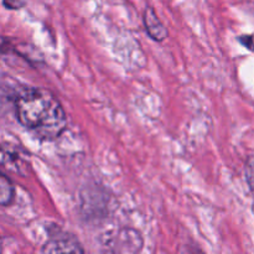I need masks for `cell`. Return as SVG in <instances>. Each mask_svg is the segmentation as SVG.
Returning <instances> with one entry per match:
<instances>
[{"label":"cell","mask_w":254,"mask_h":254,"mask_svg":"<svg viewBox=\"0 0 254 254\" xmlns=\"http://www.w3.org/2000/svg\"><path fill=\"white\" fill-rule=\"evenodd\" d=\"M16 154H12V153H6L5 150H2V159H1V163L5 168H7L9 170L15 171V173H19V174H24L25 173V169H26V165H21V164H25L24 160L19 156H15Z\"/></svg>","instance_id":"cell-6"},{"label":"cell","mask_w":254,"mask_h":254,"mask_svg":"<svg viewBox=\"0 0 254 254\" xmlns=\"http://www.w3.org/2000/svg\"><path fill=\"white\" fill-rule=\"evenodd\" d=\"M15 197V189L5 174L0 175V203L4 207L9 206Z\"/></svg>","instance_id":"cell-5"},{"label":"cell","mask_w":254,"mask_h":254,"mask_svg":"<svg viewBox=\"0 0 254 254\" xmlns=\"http://www.w3.org/2000/svg\"><path fill=\"white\" fill-rule=\"evenodd\" d=\"M238 41H240L243 46L247 47L248 50L254 52V35H242V36H240Z\"/></svg>","instance_id":"cell-8"},{"label":"cell","mask_w":254,"mask_h":254,"mask_svg":"<svg viewBox=\"0 0 254 254\" xmlns=\"http://www.w3.org/2000/svg\"><path fill=\"white\" fill-rule=\"evenodd\" d=\"M144 25H145L146 32L154 41L161 42L168 37L169 31L165 25L161 22L159 16L156 15L155 10L151 6H148L144 12Z\"/></svg>","instance_id":"cell-4"},{"label":"cell","mask_w":254,"mask_h":254,"mask_svg":"<svg viewBox=\"0 0 254 254\" xmlns=\"http://www.w3.org/2000/svg\"><path fill=\"white\" fill-rule=\"evenodd\" d=\"M116 248L114 252H138L141 250L143 246V238H141L140 233L136 231L127 228V230L121 231L117 235L116 238Z\"/></svg>","instance_id":"cell-3"},{"label":"cell","mask_w":254,"mask_h":254,"mask_svg":"<svg viewBox=\"0 0 254 254\" xmlns=\"http://www.w3.org/2000/svg\"><path fill=\"white\" fill-rule=\"evenodd\" d=\"M2 5H4L6 9L10 10H17L21 9L25 5L24 0H2Z\"/></svg>","instance_id":"cell-9"},{"label":"cell","mask_w":254,"mask_h":254,"mask_svg":"<svg viewBox=\"0 0 254 254\" xmlns=\"http://www.w3.org/2000/svg\"><path fill=\"white\" fill-rule=\"evenodd\" d=\"M14 108L19 123L40 140H55L67 128L64 107L47 89H21L14 99Z\"/></svg>","instance_id":"cell-1"},{"label":"cell","mask_w":254,"mask_h":254,"mask_svg":"<svg viewBox=\"0 0 254 254\" xmlns=\"http://www.w3.org/2000/svg\"><path fill=\"white\" fill-rule=\"evenodd\" d=\"M246 179H247L250 190L254 196V158H250L246 165Z\"/></svg>","instance_id":"cell-7"},{"label":"cell","mask_w":254,"mask_h":254,"mask_svg":"<svg viewBox=\"0 0 254 254\" xmlns=\"http://www.w3.org/2000/svg\"><path fill=\"white\" fill-rule=\"evenodd\" d=\"M42 253H83L81 243L71 236L69 233L62 232L57 230V232H51L49 240L45 243L41 250Z\"/></svg>","instance_id":"cell-2"}]
</instances>
